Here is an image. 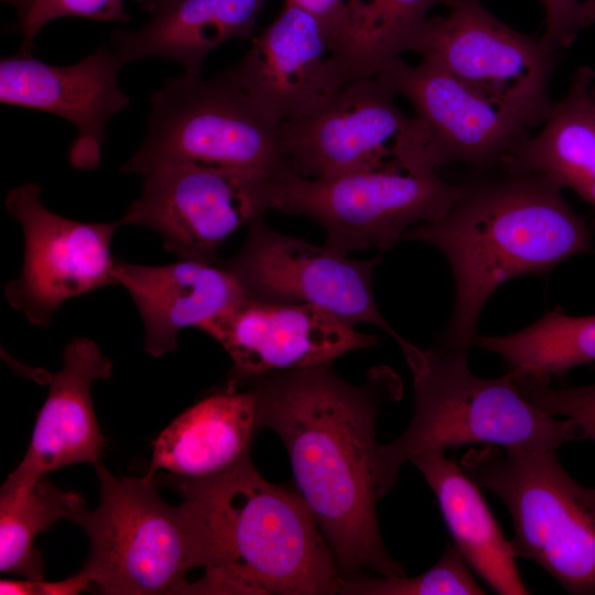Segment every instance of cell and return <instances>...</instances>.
<instances>
[{
	"mask_svg": "<svg viewBox=\"0 0 595 595\" xmlns=\"http://www.w3.org/2000/svg\"><path fill=\"white\" fill-rule=\"evenodd\" d=\"M18 13V29L22 34L20 53L32 54L35 37L47 23L65 17L101 22H128L123 0H1Z\"/></svg>",
	"mask_w": 595,
	"mask_h": 595,
	"instance_id": "cell-28",
	"label": "cell"
},
{
	"mask_svg": "<svg viewBox=\"0 0 595 595\" xmlns=\"http://www.w3.org/2000/svg\"><path fill=\"white\" fill-rule=\"evenodd\" d=\"M414 109L428 136L430 167L463 163L478 170L502 166L507 155L538 127L518 110L463 84L429 57H399L381 73Z\"/></svg>",
	"mask_w": 595,
	"mask_h": 595,
	"instance_id": "cell-14",
	"label": "cell"
},
{
	"mask_svg": "<svg viewBox=\"0 0 595 595\" xmlns=\"http://www.w3.org/2000/svg\"><path fill=\"white\" fill-rule=\"evenodd\" d=\"M461 466L508 508L516 558L569 594L595 595V487L573 479L548 447L486 444L466 451Z\"/></svg>",
	"mask_w": 595,
	"mask_h": 595,
	"instance_id": "cell-6",
	"label": "cell"
},
{
	"mask_svg": "<svg viewBox=\"0 0 595 595\" xmlns=\"http://www.w3.org/2000/svg\"><path fill=\"white\" fill-rule=\"evenodd\" d=\"M4 206L24 241L21 272L6 284L4 298L32 325L47 326L65 301L117 284L111 241L121 220L84 223L55 214L36 183L9 191Z\"/></svg>",
	"mask_w": 595,
	"mask_h": 595,
	"instance_id": "cell-13",
	"label": "cell"
},
{
	"mask_svg": "<svg viewBox=\"0 0 595 595\" xmlns=\"http://www.w3.org/2000/svg\"><path fill=\"white\" fill-rule=\"evenodd\" d=\"M143 141L121 167L147 175L174 165H203L274 177L285 171L280 122L228 69L204 79L174 77L150 98Z\"/></svg>",
	"mask_w": 595,
	"mask_h": 595,
	"instance_id": "cell-7",
	"label": "cell"
},
{
	"mask_svg": "<svg viewBox=\"0 0 595 595\" xmlns=\"http://www.w3.org/2000/svg\"><path fill=\"white\" fill-rule=\"evenodd\" d=\"M143 10L154 12L171 0H134Z\"/></svg>",
	"mask_w": 595,
	"mask_h": 595,
	"instance_id": "cell-34",
	"label": "cell"
},
{
	"mask_svg": "<svg viewBox=\"0 0 595 595\" xmlns=\"http://www.w3.org/2000/svg\"><path fill=\"white\" fill-rule=\"evenodd\" d=\"M126 62L108 47L72 65H52L32 54L0 61V101L55 115L71 122L77 136L68 150L77 169H95L101 158L107 121L130 104L118 86Z\"/></svg>",
	"mask_w": 595,
	"mask_h": 595,
	"instance_id": "cell-16",
	"label": "cell"
},
{
	"mask_svg": "<svg viewBox=\"0 0 595 595\" xmlns=\"http://www.w3.org/2000/svg\"><path fill=\"white\" fill-rule=\"evenodd\" d=\"M313 15L323 26L333 48L337 52L347 33L346 0H286Z\"/></svg>",
	"mask_w": 595,
	"mask_h": 595,
	"instance_id": "cell-31",
	"label": "cell"
},
{
	"mask_svg": "<svg viewBox=\"0 0 595 595\" xmlns=\"http://www.w3.org/2000/svg\"><path fill=\"white\" fill-rule=\"evenodd\" d=\"M512 380L531 404L553 416L573 420L585 439L595 441V383L552 387L549 381L527 376H512Z\"/></svg>",
	"mask_w": 595,
	"mask_h": 595,
	"instance_id": "cell-29",
	"label": "cell"
},
{
	"mask_svg": "<svg viewBox=\"0 0 595 595\" xmlns=\"http://www.w3.org/2000/svg\"><path fill=\"white\" fill-rule=\"evenodd\" d=\"M198 329L229 355L228 379L238 385L271 371L333 363L379 343L317 307L249 299Z\"/></svg>",
	"mask_w": 595,
	"mask_h": 595,
	"instance_id": "cell-15",
	"label": "cell"
},
{
	"mask_svg": "<svg viewBox=\"0 0 595 595\" xmlns=\"http://www.w3.org/2000/svg\"><path fill=\"white\" fill-rule=\"evenodd\" d=\"M595 71L578 66L565 96L553 102L536 136L512 149L502 166L540 174L574 191L595 209Z\"/></svg>",
	"mask_w": 595,
	"mask_h": 595,
	"instance_id": "cell-23",
	"label": "cell"
},
{
	"mask_svg": "<svg viewBox=\"0 0 595 595\" xmlns=\"http://www.w3.org/2000/svg\"><path fill=\"white\" fill-rule=\"evenodd\" d=\"M83 497L63 491L45 475L30 486L0 491V572L42 580L44 562L34 549L37 536L69 519Z\"/></svg>",
	"mask_w": 595,
	"mask_h": 595,
	"instance_id": "cell-26",
	"label": "cell"
},
{
	"mask_svg": "<svg viewBox=\"0 0 595 595\" xmlns=\"http://www.w3.org/2000/svg\"><path fill=\"white\" fill-rule=\"evenodd\" d=\"M447 9L428 18L411 52L541 125L553 104L549 87L558 53L504 23L482 0H454Z\"/></svg>",
	"mask_w": 595,
	"mask_h": 595,
	"instance_id": "cell-10",
	"label": "cell"
},
{
	"mask_svg": "<svg viewBox=\"0 0 595 595\" xmlns=\"http://www.w3.org/2000/svg\"><path fill=\"white\" fill-rule=\"evenodd\" d=\"M476 345L501 357L513 375L551 382L595 361V314L570 315L558 305L507 335L478 336Z\"/></svg>",
	"mask_w": 595,
	"mask_h": 595,
	"instance_id": "cell-25",
	"label": "cell"
},
{
	"mask_svg": "<svg viewBox=\"0 0 595 595\" xmlns=\"http://www.w3.org/2000/svg\"><path fill=\"white\" fill-rule=\"evenodd\" d=\"M412 374L414 409L405 430L380 445L377 458L380 498L394 486L401 467L418 453L469 444L556 450L585 439L571 419L558 420L531 404L506 372L473 374L467 351L437 344L422 349L397 342Z\"/></svg>",
	"mask_w": 595,
	"mask_h": 595,
	"instance_id": "cell-4",
	"label": "cell"
},
{
	"mask_svg": "<svg viewBox=\"0 0 595 595\" xmlns=\"http://www.w3.org/2000/svg\"><path fill=\"white\" fill-rule=\"evenodd\" d=\"M463 185L441 218L409 229L402 241H421L447 259L455 282L453 312L440 345L469 351L489 296L505 282L545 274L593 250L592 229L564 198L563 188L532 173H510Z\"/></svg>",
	"mask_w": 595,
	"mask_h": 595,
	"instance_id": "cell-2",
	"label": "cell"
},
{
	"mask_svg": "<svg viewBox=\"0 0 595 595\" xmlns=\"http://www.w3.org/2000/svg\"><path fill=\"white\" fill-rule=\"evenodd\" d=\"M454 0H346L347 33L332 55L340 87L380 74L394 60L411 52L412 44L437 6Z\"/></svg>",
	"mask_w": 595,
	"mask_h": 595,
	"instance_id": "cell-24",
	"label": "cell"
},
{
	"mask_svg": "<svg viewBox=\"0 0 595 595\" xmlns=\"http://www.w3.org/2000/svg\"><path fill=\"white\" fill-rule=\"evenodd\" d=\"M115 279L130 294L144 326V348L153 357L173 351L177 334L248 300L236 275L219 262L177 259L144 266L116 259Z\"/></svg>",
	"mask_w": 595,
	"mask_h": 595,
	"instance_id": "cell-19",
	"label": "cell"
},
{
	"mask_svg": "<svg viewBox=\"0 0 595 595\" xmlns=\"http://www.w3.org/2000/svg\"><path fill=\"white\" fill-rule=\"evenodd\" d=\"M169 484L203 533L205 574L193 594H339V570L310 507L263 478L251 455L209 477L169 476Z\"/></svg>",
	"mask_w": 595,
	"mask_h": 595,
	"instance_id": "cell-3",
	"label": "cell"
},
{
	"mask_svg": "<svg viewBox=\"0 0 595 595\" xmlns=\"http://www.w3.org/2000/svg\"><path fill=\"white\" fill-rule=\"evenodd\" d=\"M90 587V580L82 570L62 581L42 580H1L0 594L13 595H75Z\"/></svg>",
	"mask_w": 595,
	"mask_h": 595,
	"instance_id": "cell-32",
	"label": "cell"
},
{
	"mask_svg": "<svg viewBox=\"0 0 595 595\" xmlns=\"http://www.w3.org/2000/svg\"><path fill=\"white\" fill-rule=\"evenodd\" d=\"M434 173L379 170L328 177L285 171L271 180L270 209L306 216L326 232L325 246L342 253L388 249L412 227L444 216L462 195Z\"/></svg>",
	"mask_w": 595,
	"mask_h": 595,
	"instance_id": "cell-9",
	"label": "cell"
},
{
	"mask_svg": "<svg viewBox=\"0 0 595 595\" xmlns=\"http://www.w3.org/2000/svg\"><path fill=\"white\" fill-rule=\"evenodd\" d=\"M583 22L585 28L595 23V0L583 1Z\"/></svg>",
	"mask_w": 595,
	"mask_h": 595,
	"instance_id": "cell-33",
	"label": "cell"
},
{
	"mask_svg": "<svg viewBox=\"0 0 595 595\" xmlns=\"http://www.w3.org/2000/svg\"><path fill=\"white\" fill-rule=\"evenodd\" d=\"M584 0H541L544 9V31L540 40L552 52L569 47L584 30Z\"/></svg>",
	"mask_w": 595,
	"mask_h": 595,
	"instance_id": "cell-30",
	"label": "cell"
},
{
	"mask_svg": "<svg viewBox=\"0 0 595 595\" xmlns=\"http://www.w3.org/2000/svg\"><path fill=\"white\" fill-rule=\"evenodd\" d=\"M62 359L63 367L50 378L28 451L1 489L26 487L50 472L99 462L106 440L96 420L90 388L94 381L110 377L112 364L86 337L71 340Z\"/></svg>",
	"mask_w": 595,
	"mask_h": 595,
	"instance_id": "cell-18",
	"label": "cell"
},
{
	"mask_svg": "<svg viewBox=\"0 0 595 595\" xmlns=\"http://www.w3.org/2000/svg\"><path fill=\"white\" fill-rule=\"evenodd\" d=\"M434 493L455 548L496 594H530L516 555L479 486L444 450H426L410 462Z\"/></svg>",
	"mask_w": 595,
	"mask_h": 595,
	"instance_id": "cell-22",
	"label": "cell"
},
{
	"mask_svg": "<svg viewBox=\"0 0 595 595\" xmlns=\"http://www.w3.org/2000/svg\"><path fill=\"white\" fill-rule=\"evenodd\" d=\"M332 55L320 22L285 0L278 17L227 69L281 123L313 110L342 88Z\"/></svg>",
	"mask_w": 595,
	"mask_h": 595,
	"instance_id": "cell-17",
	"label": "cell"
},
{
	"mask_svg": "<svg viewBox=\"0 0 595 595\" xmlns=\"http://www.w3.org/2000/svg\"><path fill=\"white\" fill-rule=\"evenodd\" d=\"M247 227L242 246L223 263L249 300L314 306L350 326L371 324L396 342L401 338L380 313L372 293L381 256L356 260L325 245L278 232L262 216Z\"/></svg>",
	"mask_w": 595,
	"mask_h": 595,
	"instance_id": "cell-11",
	"label": "cell"
},
{
	"mask_svg": "<svg viewBox=\"0 0 595 595\" xmlns=\"http://www.w3.org/2000/svg\"><path fill=\"white\" fill-rule=\"evenodd\" d=\"M380 74L343 86L313 110L280 123L289 172L301 177L400 170L434 173L422 122L405 115Z\"/></svg>",
	"mask_w": 595,
	"mask_h": 595,
	"instance_id": "cell-8",
	"label": "cell"
},
{
	"mask_svg": "<svg viewBox=\"0 0 595 595\" xmlns=\"http://www.w3.org/2000/svg\"><path fill=\"white\" fill-rule=\"evenodd\" d=\"M454 544L425 572L415 576L360 574L340 581L346 595H483L485 591Z\"/></svg>",
	"mask_w": 595,
	"mask_h": 595,
	"instance_id": "cell-27",
	"label": "cell"
},
{
	"mask_svg": "<svg viewBox=\"0 0 595 595\" xmlns=\"http://www.w3.org/2000/svg\"><path fill=\"white\" fill-rule=\"evenodd\" d=\"M100 487L97 508L77 505L69 519L88 536L82 571L107 595L193 594L186 574L205 567L204 540L191 507L163 501L154 478L111 475L95 464Z\"/></svg>",
	"mask_w": 595,
	"mask_h": 595,
	"instance_id": "cell-5",
	"label": "cell"
},
{
	"mask_svg": "<svg viewBox=\"0 0 595 595\" xmlns=\"http://www.w3.org/2000/svg\"><path fill=\"white\" fill-rule=\"evenodd\" d=\"M267 0H171L141 28L116 30L110 44L127 63L160 57L180 64L184 75L199 76L210 52L253 33Z\"/></svg>",
	"mask_w": 595,
	"mask_h": 595,
	"instance_id": "cell-21",
	"label": "cell"
},
{
	"mask_svg": "<svg viewBox=\"0 0 595 595\" xmlns=\"http://www.w3.org/2000/svg\"><path fill=\"white\" fill-rule=\"evenodd\" d=\"M140 196L120 219L156 232L177 259L219 262L218 251L239 228L270 209L273 177L174 165L143 176Z\"/></svg>",
	"mask_w": 595,
	"mask_h": 595,
	"instance_id": "cell-12",
	"label": "cell"
},
{
	"mask_svg": "<svg viewBox=\"0 0 595 595\" xmlns=\"http://www.w3.org/2000/svg\"><path fill=\"white\" fill-rule=\"evenodd\" d=\"M242 385L256 394L260 426L284 444L299 493L342 580L405 575L386 550L377 517V420L383 403L402 397L400 377L381 366L350 383L327 363L271 371Z\"/></svg>",
	"mask_w": 595,
	"mask_h": 595,
	"instance_id": "cell-1",
	"label": "cell"
},
{
	"mask_svg": "<svg viewBox=\"0 0 595 595\" xmlns=\"http://www.w3.org/2000/svg\"><path fill=\"white\" fill-rule=\"evenodd\" d=\"M592 95L595 98V84H593V86H592Z\"/></svg>",
	"mask_w": 595,
	"mask_h": 595,
	"instance_id": "cell-35",
	"label": "cell"
},
{
	"mask_svg": "<svg viewBox=\"0 0 595 595\" xmlns=\"http://www.w3.org/2000/svg\"><path fill=\"white\" fill-rule=\"evenodd\" d=\"M260 428L253 390L227 379L160 433L145 476L154 478L159 469L180 478L225 472L251 455Z\"/></svg>",
	"mask_w": 595,
	"mask_h": 595,
	"instance_id": "cell-20",
	"label": "cell"
}]
</instances>
